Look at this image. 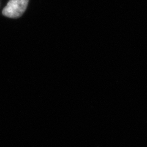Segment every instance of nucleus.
<instances>
[{"label": "nucleus", "instance_id": "f257e3e1", "mask_svg": "<svg viewBox=\"0 0 147 147\" xmlns=\"http://www.w3.org/2000/svg\"><path fill=\"white\" fill-rule=\"evenodd\" d=\"M29 0H9L3 9V14L9 18H18L25 11Z\"/></svg>", "mask_w": 147, "mask_h": 147}]
</instances>
